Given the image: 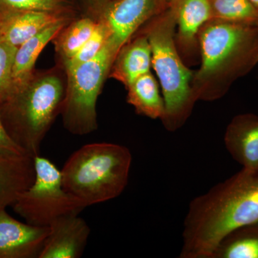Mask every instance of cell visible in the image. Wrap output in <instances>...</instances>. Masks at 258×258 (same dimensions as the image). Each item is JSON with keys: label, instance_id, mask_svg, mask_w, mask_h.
Instances as JSON below:
<instances>
[{"label": "cell", "instance_id": "cell-1", "mask_svg": "<svg viewBox=\"0 0 258 258\" xmlns=\"http://www.w3.org/2000/svg\"><path fill=\"white\" fill-rule=\"evenodd\" d=\"M258 223V171L242 170L191 200L180 258H211L231 232Z\"/></svg>", "mask_w": 258, "mask_h": 258}, {"label": "cell", "instance_id": "cell-2", "mask_svg": "<svg viewBox=\"0 0 258 258\" xmlns=\"http://www.w3.org/2000/svg\"><path fill=\"white\" fill-rule=\"evenodd\" d=\"M202 63L192 86L196 99L216 98V83L221 96L235 80L247 74L258 62V27L210 20L199 33Z\"/></svg>", "mask_w": 258, "mask_h": 258}, {"label": "cell", "instance_id": "cell-3", "mask_svg": "<svg viewBox=\"0 0 258 258\" xmlns=\"http://www.w3.org/2000/svg\"><path fill=\"white\" fill-rule=\"evenodd\" d=\"M66 86L55 73H33L0 102L6 133L20 149L35 157L63 102Z\"/></svg>", "mask_w": 258, "mask_h": 258}, {"label": "cell", "instance_id": "cell-4", "mask_svg": "<svg viewBox=\"0 0 258 258\" xmlns=\"http://www.w3.org/2000/svg\"><path fill=\"white\" fill-rule=\"evenodd\" d=\"M132 152L111 143L86 144L61 169L62 186L86 207L118 198L128 184Z\"/></svg>", "mask_w": 258, "mask_h": 258}, {"label": "cell", "instance_id": "cell-5", "mask_svg": "<svg viewBox=\"0 0 258 258\" xmlns=\"http://www.w3.org/2000/svg\"><path fill=\"white\" fill-rule=\"evenodd\" d=\"M174 10L152 23L147 37L152 50V66L161 87L164 114L161 120L167 130L183 125L196 101L191 81L192 74L183 63L176 50Z\"/></svg>", "mask_w": 258, "mask_h": 258}, {"label": "cell", "instance_id": "cell-6", "mask_svg": "<svg viewBox=\"0 0 258 258\" xmlns=\"http://www.w3.org/2000/svg\"><path fill=\"white\" fill-rule=\"evenodd\" d=\"M118 52L109 38L92 60L66 69L67 83L60 113L70 133L87 135L98 128L97 100Z\"/></svg>", "mask_w": 258, "mask_h": 258}, {"label": "cell", "instance_id": "cell-7", "mask_svg": "<svg viewBox=\"0 0 258 258\" xmlns=\"http://www.w3.org/2000/svg\"><path fill=\"white\" fill-rule=\"evenodd\" d=\"M35 162V181L12 206L27 223L50 227L60 217L80 215L87 208L64 189L61 171L52 161L38 155Z\"/></svg>", "mask_w": 258, "mask_h": 258}, {"label": "cell", "instance_id": "cell-8", "mask_svg": "<svg viewBox=\"0 0 258 258\" xmlns=\"http://www.w3.org/2000/svg\"><path fill=\"white\" fill-rule=\"evenodd\" d=\"M35 176V157L22 149L0 145V210L13 206Z\"/></svg>", "mask_w": 258, "mask_h": 258}, {"label": "cell", "instance_id": "cell-9", "mask_svg": "<svg viewBox=\"0 0 258 258\" xmlns=\"http://www.w3.org/2000/svg\"><path fill=\"white\" fill-rule=\"evenodd\" d=\"M50 227L24 223L0 210V258H39Z\"/></svg>", "mask_w": 258, "mask_h": 258}, {"label": "cell", "instance_id": "cell-10", "mask_svg": "<svg viewBox=\"0 0 258 258\" xmlns=\"http://www.w3.org/2000/svg\"><path fill=\"white\" fill-rule=\"evenodd\" d=\"M50 233L39 258H79L82 256L91 228L79 215L61 217L50 225Z\"/></svg>", "mask_w": 258, "mask_h": 258}, {"label": "cell", "instance_id": "cell-11", "mask_svg": "<svg viewBox=\"0 0 258 258\" xmlns=\"http://www.w3.org/2000/svg\"><path fill=\"white\" fill-rule=\"evenodd\" d=\"M157 0H118L105 12L103 18L111 30L110 40L119 51L134 32L152 16Z\"/></svg>", "mask_w": 258, "mask_h": 258}, {"label": "cell", "instance_id": "cell-12", "mask_svg": "<svg viewBox=\"0 0 258 258\" xmlns=\"http://www.w3.org/2000/svg\"><path fill=\"white\" fill-rule=\"evenodd\" d=\"M224 142L227 152L242 169L258 171L257 115H236L226 129Z\"/></svg>", "mask_w": 258, "mask_h": 258}, {"label": "cell", "instance_id": "cell-13", "mask_svg": "<svg viewBox=\"0 0 258 258\" xmlns=\"http://www.w3.org/2000/svg\"><path fill=\"white\" fill-rule=\"evenodd\" d=\"M5 13L6 19L0 41L17 47L52 24L68 20L62 13L52 12L27 10Z\"/></svg>", "mask_w": 258, "mask_h": 258}, {"label": "cell", "instance_id": "cell-14", "mask_svg": "<svg viewBox=\"0 0 258 258\" xmlns=\"http://www.w3.org/2000/svg\"><path fill=\"white\" fill-rule=\"evenodd\" d=\"M151 66L152 50L145 35L126 42L120 49L108 76L127 88L140 76L150 72Z\"/></svg>", "mask_w": 258, "mask_h": 258}, {"label": "cell", "instance_id": "cell-15", "mask_svg": "<svg viewBox=\"0 0 258 258\" xmlns=\"http://www.w3.org/2000/svg\"><path fill=\"white\" fill-rule=\"evenodd\" d=\"M68 24V20L52 24L17 48L13 63L11 91L31 77L34 66L42 50Z\"/></svg>", "mask_w": 258, "mask_h": 258}, {"label": "cell", "instance_id": "cell-16", "mask_svg": "<svg viewBox=\"0 0 258 258\" xmlns=\"http://www.w3.org/2000/svg\"><path fill=\"white\" fill-rule=\"evenodd\" d=\"M174 10L179 41L189 46L204 25L212 20L210 0H176Z\"/></svg>", "mask_w": 258, "mask_h": 258}, {"label": "cell", "instance_id": "cell-17", "mask_svg": "<svg viewBox=\"0 0 258 258\" xmlns=\"http://www.w3.org/2000/svg\"><path fill=\"white\" fill-rule=\"evenodd\" d=\"M127 102L139 114L152 119L162 118L164 102L159 86L151 72L140 76L126 88Z\"/></svg>", "mask_w": 258, "mask_h": 258}, {"label": "cell", "instance_id": "cell-18", "mask_svg": "<svg viewBox=\"0 0 258 258\" xmlns=\"http://www.w3.org/2000/svg\"><path fill=\"white\" fill-rule=\"evenodd\" d=\"M211 258H258V223L231 232L217 246Z\"/></svg>", "mask_w": 258, "mask_h": 258}, {"label": "cell", "instance_id": "cell-19", "mask_svg": "<svg viewBox=\"0 0 258 258\" xmlns=\"http://www.w3.org/2000/svg\"><path fill=\"white\" fill-rule=\"evenodd\" d=\"M96 22L90 18L80 19L64 27L53 39L55 50L64 62L74 57L92 35Z\"/></svg>", "mask_w": 258, "mask_h": 258}, {"label": "cell", "instance_id": "cell-20", "mask_svg": "<svg viewBox=\"0 0 258 258\" xmlns=\"http://www.w3.org/2000/svg\"><path fill=\"white\" fill-rule=\"evenodd\" d=\"M212 19L258 27V11L249 0H210Z\"/></svg>", "mask_w": 258, "mask_h": 258}, {"label": "cell", "instance_id": "cell-21", "mask_svg": "<svg viewBox=\"0 0 258 258\" xmlns=\"http://www.w3.org/2000/svg\"><path fill=\"white\" fill-rule=\"evenodd\" d=\"M111 36V29L106 20L102 18L99 21L97 22L94 31L86 43L74 57L64 62L66 70L92 60L99 53Z\"/></svg>", "mask_w": 258, "mask_h": 258}, {"label": "cell", "instance_id": "cell-22", "mask_svg": "<svg viewBox=\"0 0 258 258\" xmlns=\"http://www.w3.org/2000/svg\"><path fill=\"white\" fill-rule=\"evenodd\" d=\"M63 0H0V11L5 13L37 10L62 13Z\"/></svg>", "mask_w": 258, "mask_h": 258}, {"label": "cell", "instance_id": "cell-23", "mask_svg": "<svg viewBox=\"0 0 258 258\" xmlns=\"http://www.w3.org/2000/svg\"><path fill=\"white\" fill-rule=\"evenodd\" d=\"M17 48L7 42L0 41V102L11 91L13 63Z\"/></svg>", "mask_w": 258, "mask_h": 258}, {"label": "cell", "instance_id": "cell-24", "mask_svg": "<svg viewBox=\"0 0 258 258\" xmlns=\"http://www.w3.org/2000/svg\"><path fill=\"white\" fill-rule=\"evenodd\" d=\"M0 145L10 148H15V149H20L12 141L9 136L5 132L4 126L2 123L1 118H0ZM23 150V149H22ZM25 152V151H24Z\"/></svg>", "mask_w": 258, "mask_h": 258}, {"label": "cell", "instance_id": "cell-25", "mask_svg": "<svg viewBox=\"0 0 258 258\" xmlns=\"http://www.w3.org/2000/svg\"><path fill=\"white\" fill-rule=\"evenodd\" d=\"M5 19H6L5 13L0 11V37H1L2 34H3V30H4Z\"/></svg>", "mask_w": 258, "mask_h": 258}, {"label": "cell", "instance_id": "cell-26", "mask_svg": "<svg viewBox=\"0 0 258 258\" xmlns=\"http://www.w3.org/2000/svg\"><path fill=\"white\" fill-rule=\"evenodd\" d=\"M252 5L256 8V10L258 11V0H249Z\"/></svg>", "mask_w": 258, "mask_h": 258}]
</instances>
